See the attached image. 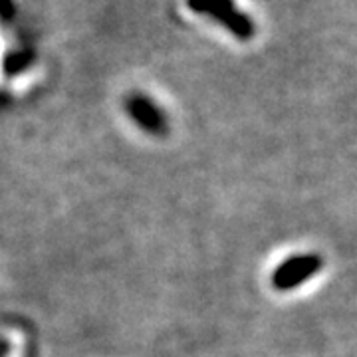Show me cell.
<instances>
[{
  "mask_svg": "<svg viewBox=\"0 0 357 357\" xmlns=\"http://www.w3.org/2000/svg\"><path fill=\"white\" fill-rule=\"evenodd\" d=\"M32 62V54L30 52H13V54H8L6 56V60H4V70H6V74H20L24 68H28Z\"/></svg>",
  "mask_w": 357,
  "mask_h": 357,
  "instance_id": "277c9868",
  "label": "cell"
},
{
  "mask_svg": "<svg viewBox=\"0 0 357 357\" xmlns=\"http://www.w3.org/2000/svg\"><path fill=\"white\" fill-rule=\"evenodd\" d=\"M126 112L137 128L151 135H163L167 131L165 112L149 96L131 93L126 100Z\"/></svg>",
  "mask_w": 357,
  "mask_h": 357,
  "instance_id": "3957f363",
  "label": "cell"
},
{
  "mask_svg": "<svg viewBox=\"0 0 357 357\" xmlns=\"http://www.w3.org/2000/svg\"><path fill=\"white\" fill-rule=\"evenodd\" d=\"M187 8L195 14L217 20L236 38L250 40L256 34L255 22L236 8L234 0H187Z\"/></svg>",
  "mask_w": 357,
  "mask_h": 357,
  "instance_id": "6da1fadb",
  "label": "cell"
},
{
  "mask_svg": "<svg viewBox=\"0 0 357 357\" xmlns=\"http://www.w3.org/2000/svg\"><path fill=\"white\" fill-rule=\"evenodd\" d=\"M324 268V260L318 255H300L288 258L286 262H282L280 266L276 268L272 282L274 288L278 290H292L296 286L304 284V282L314 276Z\"/></svg>",
  "mask_w": 357,
  "mask_h": 357,
  "instance_id": "7a4b0ae2",
  "label": "cell"
},
{
  "mask_svg": "<svg viewBox=\"0 0 357 357\" xmlns=\"http://www.w3.org/2000/svg\"><path fill=\"white\" fill-rule=\"evenodd\" d=\"M14 16V2L13 0H0V20L8 22Z\"/></svg>",
  "mask_w": 357,
  "mask_h": 357,
  "instance_id": "5b68a950",
  "label": "cell"
}]
</instances>
